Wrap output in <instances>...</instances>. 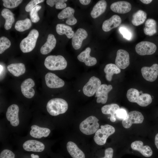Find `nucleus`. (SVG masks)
Masks as SVG:
<instances>
[{
  "label": "nucleus",
  "instance_id": "1",
  "mask_svg": "<svg viewBox=\"0 0 158 158\" xmlns=\"http://www.w3.org/2000/svg\"><path fill=\"white\" fill-rule=\"evenodd\" d=\"M140 93L136 89L130 88L127 91V97L130 102L136 103L141 107L147 106L151 103L152 99L150 94L142 93L140 95Z\"/></svg>",
  "mask_w": 158,
  "mask_h": 158
},
{
  "label": "nucleus",
  "instance_id": "2",
  "mask_svg": "<svg viewBox=\"0 0 158 158\" xmlns=\"http://www.w3.org/2000/svg\"><path fill=\"white\" fill-rule=\"evenodd\" d=\"M68 105L64 99L55 98L49 100L47 103L46 108L48 113L52 116L63 114L67 111Z\"/></svg>",
  "mask_w": 158,
  "mask_h": 158
},
{
  "label": "nucleus",
  "instance_id": "3",
  "mask_svg": "<svg viewBox=\"0 0 158 158\" xmlns=\"http://www.w3.org/2000/svg\"><path fill=\"white\" fill-rule=\"evenodd\" d=\"M67 62L62 56L50 55L45 59L44 65L48 69L51 71L65 69L67 66Z\"/></svg>",
  "mask_w": 158,
  "mask_h": 158
},
{
  "label": "nucleus",
  "instance_id": "4",
  "mask_svg": "<svg viewBox=\"0 0 158 158\" xmlns=\"http://www.w3.org/2000/svg\"><path fill=\"white\" fill-rule=\"evenodd\" d=\"M39 35V32L37 30H32L27 37L21 41L20 44L21 51L24 53L32 51L35 47Z\"/></svg>",
  "mask_w": 158,
  "mask_h": 158
},
{
  "label": "nucleus",
  "instance_id": "5",
  "mask_svg": "<svg viewBox=\"0 0 158 158\" xmlns=\"http://www.w3.org/2000/svg\"><path fill=\"white\" fill-rule=\"evenodd\" d=\"M98 121L99 119L95 116L88 117L80 124L79 128L80 131L88 135L95 133L99 127Z\"/></svg>",
  "mask_w": 158,
  "mask_h": 158
},
{
  "label": "nucleus",
  "instance_id": "6",
  "mask_svg": "<svg viewBox=\"0 0 158 158\" xmlns=\"http://www.w3.org/2000/svg\"><path fill=\"white\" fill-rule=\"evenodd\" d=\"M100 127L95 133L94 139L97 144L102 145L105 144L107 138L115 133V130L114 127L109 124L102 125Z\"/></svg>",
  "mask_w": 158,
  "mask_h": 158
},
{
  "label": "nucleus",
  "instance_id": "7",
  "mask_svg": "<svg viewBox=\"0 0 158 158\" xmlns=\"http://www.w3.org/2000/svg\"><path fill=\"white\" fill-rule=\"evenodd\" d=\"M144 120V116L140 112L132 111L128 114L126 118L123 120L122 124L124 128H128L133 124L142 123Z\"/></svg>",
  "mask_w": 158,
  "mask_h": 158
},
{
  "label": "nucleus",
  "instance_id": "8",
  "mask_svg": "<svg viewBox=\"0 0 158 158\" xmlns=\"http://www.w3.org/2000/svg\"><path fill=\"white\" fill-rule=\"evenodd\" d=\"M157 48V46L154 43L144 41L138 43L135 46V50L138 54L144 56L153 54L156 51Z\"/></svg>",
  "mask_w": 158,
  "mask_h": 158
},
{
  "label": "nucleus",
  "instance_id": "9",
  "mask_svg": "<svg viewBox=\"0 0 158 158\" xmlns=\"http://www.w3.org/2000/svg\"><path fill=\"white\" fill-rule=\"evenodd\" d=\"M101 81L98 78L92 76L83 87V93L89 97L93 96L101 85Z\"/></svg>",
  "mask_w": 158,
  "mask_h": 158
},
{
  "label": "nucleus",
  "instance_id": "10",
  "mask_svg": "<svg viewBox=\"0 0 158 158\" xmlns=\"http://www.w3.org/2000/svg\"><path fill=\"white\" fill-rule=\"evenodd\" d=\"M129 54L127 51L122 49H119L116 53L115 64L119 68L125 69L129 65Z\"/></svg>",
  "mask_w": 158,
  "mask_h": 158
},
{
  "label": "nucleus",
  "instance_id": "11",
  "mask_svg": "<svg viewBox=\"0 0 158 158\" xmlns=\"http://www.w3.org/2000/svg\"><path fill=\"white\" fill-rule=\"evenodd\" d=\"M141 72L145 80L153 82L156 79L158 75V64L155 63L150 67H143L141 69Z\"/></svg>",
  "mask_w": 158,
  "mask_h": 158
},
{
  "label": "nucleus",
  "instance_id": "12",
  "mask_svg": "<svg viewBox=\"0 0 158 158\" xmlns=\"http://www.w3.org/2000/svg\"><path fill=\"white\" fill-rule=\"evenodd\" d=\"M19 107L16 104L11 105L7 109L6 113V117L13 126H16L19 124Z\"/></svg>",
  "mask_w": 158,
  "mask_h": 158
},
{
  "label": "nucleus",
  "instance_id": "13",
  "mask_svg": "<svg viewBox=\"0 0 158 158\" xmlns=\"http://www.w3.org/2000/svg\"><path fill=\"white\" fill-rule=\"evenodd\" d=\"M46 84L48 87L51 88L63 87L65 84L63 80L56 74L51 73H47L45 76Z\"/></svg>",
  "mask_w": 158,
  "mask_h": 158
},
{
  "label": "nucleus",
  "instance_id": "14",
  "mask_svg": "<svg viewBox=\"0 0 158 158\" xmlns=\"http://www.w3.org/2000/svg\"><path fill=\"white\" fill-rule=\"evenodd\" d=\"M74 12L75 10L73 8L67 7L59 13L58 18L60 19L67 18L66 23L69 25H73L77 22V20L74 16Z\"/></svg>",
  "mask_w": 158,
  "mask_h": 158
},
{
  "label": "nucleus",
  "instance_id": "15",
  "mask_svg": "<svg viewBox=\"0 0 158 158\" xmlns=\"http://www.w3.org/2000/svg\"><path fill=\"white\" fill-rule=\"evenodd\" d=\"M111 85L105 84L101 85L96 93L95 97H97V102L104 104L107 102L108 93L112 89Z\"/></svg>",
  "mask_w": 158,
  "mask_h": 158
},
{
  "label": "nucleus",
  "instance_id": "16",
  "mask_svg": "<svg viewBox=\"0 0 158 158\" xmlns=\"http://www.w3.org/2000/svg\"><path fill=\"white\" fill-rule=\"evenodd\" d=\"M87 33L85 30L81 28L78 29L72 39V44L74 49L77 50L80 49L83 41L87 37Z\"/></svg>",
  "mask_w": 158,
  "mask_h": 158
},
{
  "label": "nucleus",
  "instance_id": "17",
  "mask_svg": "<svg viewBox=\"0 0 158 158\" xmlns=\"http://www.w3.org/2000/svg\"><path fill=\"white\" fill-rule=\"evenodd\" d=\"M35 85L34 81L30 78L25 79L22 83L20 86L21 91L25 97L31 98L34 96L35 92L32 87Z\"/></svg>",
  "mask_w": 158,
  "mask_h": 158
},
{
  "label": "nucleus",
  "instance_id": "18",
  "mask_svg": "<svg viewBox=\"0 0 158 158\" xmlns=\"http://www.w3.org/2000/svg\"><path fill=\"white\" fill-rule=\"evenodd\" d=\"M110 8L115 13L124 14L131 10V5L130 3L126 1H118L112 4Z\"/></svg>",
  "mask_w": 158,
  "mask_h": 158
},
{
  "label": "nucleus",
  "instance_id": "19",
  "mask_svg": "<svg viewBox=\"0 0 158 158\" xmlns=\"http://www.w3.org/2000/svg\"><path fill=\"white\" fill-rule=\"evenodd\" d=\"M23 147L25 150L29 152H41L45 148V146L43 143L37 140H32L25 142Z\"/></svg>",
  "mask_w": 158,
  "mask_h": 158
},
{
  "label": "nucleus",
  "instance_id": "20",
  "mask_svg": "<svg viewBox=\"0 0 158 158\" xmlns=\"http://www.w3.org/2000/svg\"><path fill=\"white\" fill-rule=\"evenodd\" d=\"M121 19L118 15H114L103 23L102 28L105 32H109L113 29L118 27L121 23Z\"/></svg>",
  "mask_w": 158,
  "mask_h": 158
},
{
  "label": "nucleus",
  "instance_id": "21",
  "mask_svg": "<svg viewBox=\"0 0 158 158\" xmlns=\"http://www.w3.org/2000/svg\"><path fill=\"white\" fill-rule=\"evenodd\" d=\"M91 51L90 47H87L77 56V59L79 61L84 62L86 65L89 66L95 65L97 63L96 58L90 55Z\"/></svg>",
  "mask_w": 158,
  "mask_h": 158
},
{
  "label": "nucleus",
  "instance_id": "22",
  "mask_svg": "<svg viewBox=\"0 0 158 158\" xmlns=\"http://www.w3.org/2000/svg\"><path fill=\"white\" fill-rule=\"evenodd\" d=\"M131 147L133 150L139 152L143 156L146 157H151L152 154V151L150 147L148 145H143L141 141L136 140L131 144Z\"/></svg>",
  "mask_w": 158,
  "mask_h": 158
},
{
  "label": "nucleus",
  "instance_id": "23",
  "mask_svg": "<svg viewBox=\"0 0 158 158\" xmlns=\"http://www.w3.org/2000/svg\"><path fill=\"white\" fill-rule=\"evenodd\" d=\"M31 128V130L30 132V135L35 138H40L43 137H46L50 133L49 129L40 127L36 125L32 126Z\"/></svg>",
  "mask_w": 158,
  "mask_h": 158
},
{
  "label": "nucleus",
  "instance_id": "24",
  "mask_svg": "<svg viewBox=\"0 0 158 158\" xmlns=\"http://www.w3.org/2000/svg\"><path fill=\"white\" fill-rule=\"evenodd\" d=\"M56 43V40L54 35L51 34H49L46 42L40 48L41 53L45 55L50 52L55 47Z\"/></svg>",
  "mask_w": 158,
  "mask_h": 158
},
{
  "label": "nucleus",
  "instance_id": "25",
  "mask_svg": "<svg viewBox=\"0 0 158 158\" xmlns=\"http://www.w3.org/2000/svg\"><path fill=\"white\" fill-rule=\"evenodd\" d=\"M67 150L73 158H85L83 152L80 150L74 142H68L66 145Z\"/></svg>",
  "mask_w": 158,
  "mask_h": 158
},
{
  "label": "nucleus",
  "instance_id": "26",
  "mask_svg": "<svg viewBox=\"0 0 158 158\" xmlns=\"http://www.w3.org/2000/svg\"><path fill=\"white\" fill-rule=\"evenodd\" d=\"M107 3L104 0L98 1L93 7L90 15L93 18H96L103 13L105 11Z\"/></svg>",
  "mask_w": 158,
  "mask_h": 158
},
{
  "label": "nucleus",
  "instance_id": "27",
  "mask_svg": "<svg viewBox=\"0 0 158 158\" xmlns=\"http://www.w3.org/2000/svg\"><path fill=\"white\" fill-rule=\"evenodd\" d=\"M119 109V107L117 104H111L103 106L101 108V111L104 114H110V120L112 122H114L116 120L115 116L116 111Z\"/></svg>",
  "mask_w": 158,
  "mask_h": 158
},
{
  "label": "nucleus",
  "instance_id": "28",
  "mask_svg": "<svg viewBox=\"0 0 158 158\" xmlns=\"http://www.w3.org/2000/svg\"><path fill=\"white\" fill-rule=\"evenodd\" d=\"M7 68L8 71L16 77L23 74L25 71V66L22 63H12L8 65Z\"/></svg>",
  "mask_w": 158,
  "mask_h": 158
},
{
  "label": "nucleus",
  "instance_id": "29",
  "mask_svg": "<svg viewBox=\"0 0 158 158\" xmlns=\"http://www.w3.org/2000/svg\"><path fill=\"white\" fill-rule=\"evenodd\" d=\"M1 14L5 20L4 25L5 29L7 30L10 29L15 21L13 13L8 9L5 8L2 10Z\"/></svg>",
  "mask_w": 158,
  "mask_h": 158
},
{
  "label": "nucleus",
  "instance_id": "30",
  "mask_svg": "<svg viewBox=\"0 0 158 158\" xmlns=\"http://www.w3.org/2000/svg\"><path fill=\"white\" fill-rule=\"evenodd\" d=\"M104 71L106 73L105 77L108 81L111 80L113 75L118 74L121 72V69L116 64L109 63L106 65L104 69Z\"/></svg>",
  "mask_w": 158,
  "mask_h": 158
},
{
  "label": "nucleus",
  "instance_id": "31",
  "mask_svg": "<svg viewBox=\"0 0 158 158\" xmlns=\"http://www.w3.org/2000/svg\"><path fill=\"white\" fill-rule=\"evenodd\" d=\"M145 26L143 30L146 35L151 36L156 33L157 23L154 20L148 19L145 22Z\"/></svg>",
  "mask_w": 158,
  "mask_h": 158
},
{
  "label": "nucleus",
  "instance_id": "32",
  "mask_svg": "<svg viewBox=\"0 0 158 158\" xmlns=\"http://www.w3.org/2000/svg\"><path fill=\"white\" fill-rule=\"evenodd\" d=\"M146 13L142 10H139L132 15L131 22L134 26H138L143 23L147 18Z\"/></svg>",
  "mask_w": 158,
  "mask_h": 158
},
{
  "label": "nucleus",
  "instance_id": "33",
  "mask_svg": "<svg viewBox=\"0 0 158 158\" xmlns=\"http://www.w3.org/2000/svg\"><path fill=\"white\" fill-rule=\"evenodd\" d=\"M56 31L59 35L65 34L69 39L72 38L74 34L71 27L63 24H57L56 26Z\"/></svg>",
  "mask_w": 158,
  "mask_h": 158
},
{
  "label": "nucleus",
  "instance_id": "34",
  "mask_svg": "<svg viewBox=\"0 0 158 158\" xmlns=\"http://www.w3.org/2000/svg\"><path fill=\"white\" fill-rule=\"evenodd\" d=\"M31 20L28 18L18 20L15 25V28L17 31L22 32L29 29L32 26Z\"/></svg>",
  "mask_w": 158,
  "mask_h": 158
},
{
  "label": "nucleus",
  "instance_id": "35",
  "mask_svg": "<svg viewBox=\"0 0 158 158\" xmlns=\"http://www.w3.org/2000/svg\"><path fill=\"white\" fill-rule=\"evenodd\" d=\"M67 1V0H47L46 3L51 7L55 4L56 9H61L66 7V4L65 2Z\"/></svg>",
  "mask_w": 158,
  "mask_h": 158
},
{
  "label": "nucleus",
  "instance_id": "36",
  "mask_svg": "<svg viewBox=\"0 0 158 158\" xmlns=\"http://www.w3.org/2000/svg\"><path fill=\"white\" fill-rule=\"evenodd\" d=\"M11 45L10 40L6 37H1L0 38V54L3 53Z\"/></svg>",
  "mask_w": 158,
  "mask_h": 158
},
{
  "label": "nucleus",
  "instance_id": "37",
  "mask_svg": "<svg viewBox=\"0 0 158 158\" xmlns=\"http://www.w3.org/2000/svg\"><path fill=\"white\" fill-rule=\"evenodd\" d=\"M41 8V6L37 5L30 11V15L31 21L33 23H36L40 20V18L37 12Z\"/></svg>",
  "mask_w": 158,
  "mask_h": 158
},
{
  "label": "nucleus",
  "instance_id": "38",
  "mask_svg": "<svg viewBox=\"0 0 158 158\" xmlns=\"http://www.w3.org/2000/svg\"><path fill=\"white\" fill-rule=\"evenodd\" d=\"M3 5L5 7L10 8L17 7L23 1L20 0H3Z\"/></svg>",
  "mask_w": 158,
  "mask_h": 158
},
{
  "label": "nucleus",
  "instance_id": "39",
  "mask_svg": "<svg viewBox=\"0 0 158 158\" xmlns=\"http://www.w3.org/2000/svg\"><path fill=\"white\" fill-rule=\"evenodd\" d=\"M119 30L124 38L128 40H130L131 39L132 34L130 30L128 28L125 27L121 26L119 28Z\"/></svg>",
  "mask_w": 158,
  "mask_h": 158
},
{
  "label": "nucleus",
  "instance_id": "40",
  "mask_svg": "<svg viewBox=\"0 0 158 158\" xmlns=\"http://www.w3.org/2000/svg\"><path fill=\"white\" fill-rule=\"evenodd\" d=\"M44 1L43 0H32L30 1L25 7V10L27 12H30L37 5Z\"/></svg>",
  "mask_w": 158,
  "mask_h": 158
},
{
  "label": "nucleus",
  "instance_id": "41",
  "mask_svg": "<svg viewBox=\"0 0 158 158\" xmlns=\"http://www.w3.org/2000/svg\"><path fill=\"white\" fill-rule=\"evenodd\" d=\"M15 155L10 150L5 149L3 150L0 154V158H15Z\"/></svg>",
  "mask_w": 158,
  "mask_h": 158
},
{
  "label": "nucleus",
  "instance_id": "42",
  "mask_svg": "<svg viewBox=\"0 0 158 158\" xmlns=\"http://www.w3.org/2000/svg\"><path fill=\"white\" fill-rule=\"evenodd\" d=\"M127 114L125 109H119L116 111V115L118 119L123 120L126 118Z\"/></svg>",
  "mask_w": 158,
  "mask_h": 158
},
{
  "label": "nucleus",
  "instance_id": "43",
  "mask_svg": "<svg viewBox=\"0 0 158 158\" xmlns=\"http://www.w3.org/2000/svg\"><path fill=\"white\" fill-rule=\"evenodd\" d=\"M114 150L111 147L106 149L104 152L105 156L104 157L101 158H112Z\"/></svg>",
  "mask_w": 158,
  "mask_h": 158
},
{
  "label": "nucleus",
  "instance_id": "44",
  "mask_svg": "<svg viewBox=\"0 0 158 158\" xmlns=\"http://www.w3.org/2000/svg\"><path fill=\"white\" fill-rule=\"evenodd\" d=\"M79 1L81 4L84 5L88 4L91 2L90 0H80Z\"/></svg>",
  "mask_w": 158,
  "mask_h": 158
},
{
  "label": "nucleus",
  "instance_id": "45",
  "mask_svg": "<svg viewBox=\"0 0 158 158\" xmlns=\"http://www.w3.org/2000/svg\"><path fill=\"white\" fill-rule=\"evenodd\" d=\"M155 144L158 149V133L156 135L155 138Z\"/></svg>",
  "mask_w": 158,
  "mask_h": 158
},
{
  "label": "nucleus",
  "instance_id": "46",
  "mask_svg": "<svg viewBox=\"0 0 158 158\" xmlns=\"http://www.w3.org/2000/svg\"><path fill=\"white\" fill-rule=\"evenodd\" d=\"M152 1V0H140V1L142 3L145 4H148L151 3Z\"/></svg>",
  "mask_w": 158,
  "mask_h": 158
},
{
  "label": "nucleus",
  "instance_id": "47",
  "mask_svg": "<svg viewBox=\"0 0 158 158\" xmlns=\"http://www.w3.org/2000/svg\"><path fill=\"white\" fill-rule=\"evenodd\" d=\"M31 158H39V157L38 155H34V154H31Z\"/></svg>",
  "mask_w": 158,
  "mask_h": 158
},
{
  "label": "nucleus",
  "instance_id": "48",
  "mask_svg": "<svg viewBox=\"0 0 158 158\" xmlns=\"http://www.w3.org/2000/svg\"><path fill=\"white\" fill-rule=\"evenodd\" d=\"M80 90H79V91H78L80 92Z\"/></svg>",
  "mask_w": 158,
  "mask_h": 158
},
{
  "label": "nucleus",
  "instance_id": "49",
  "mask_svg": "<svg viewBox=\"0 0 158 158\" xmlns=\"http://www.w3.org/2000/svg\"><path fill=\"white\" fill-rule=\"evenodd\" d=\"M108 118H109V117H108Z\"/></svg>",
  "mask_w": 158,
  "mask_h": 158
}]
</instances>
